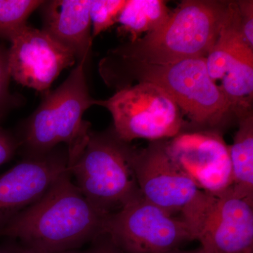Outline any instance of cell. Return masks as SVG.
<instances>
[{"instance_id": "1", "label": "cell", "mask_w": 253, "mask_h": 253, "mask_svg": "<svg viewBox=\"0 0 253 253\" xmlns=\"http://www.w3.org/2000/svg\"><path fill=\"white\" fill-rule=\"evenodd\" d=\"M108 216L86 199L68 170L0 229V236L37 253H62L81 249L105 234Z\"/></svg>"}, {"instance_id": "2", "label": "cell", "mask_w": 253, "mask_h": 253, "mask_svg": "<svg viewBox=\"0 0 253 253\" xmlns=\"http://www.w3.org/2000/svg\"><path fill=\"white\" fill-rule=\"evenodd\" d=\"M99 71L104 83L116 91L134 81L162 88L189 119L187 128L222 132L231 121H237L220 88L210 77L205 57L157 65L106 55Z\"/></svg>"}, {"instance_id": "3", "label": "cell", "mask_w": 253, "mask_h": 253, "mask_svg": "<svg viewBox=\"0 0 253 253\" xmlns=\"http://www.w3.org/2000/svg\"><path fill=\"white\" fill-rule=\"evenodd\" d=\"M230 1L186 0L155 31L109 50L107 56L166 65L208 56L215 44Z\"/></svg>"}, {"instance_id": "4", "label": "cell", "mask_w": 253, "mask_h": 253, "mask_svg": "<svg viewBox=\"0 0 253 253\" xmlns=\"http://www.w3.org/2000/svg\"><path fill=\"white\" fill-rule=\"evenodd\" d=\"M84 67L77 63L59 87L43 94L41 104L21 123L15 136L23 159L42 157L63 144L69 168L82 154L91 131L83 115L96 101L89 94Z\"/></svg>"}, {"instance_id": "5", "label": "cell", "mask_w": 253, "mask_h": 253, "mask_svg": "<svg viewBox=\"0 0 253 253\" xmlns=\"http://www.w3.org/2000/svg\"><path fill=\"white\" fill-rule=\"evenodd\" d=\"M136 149L112 127L90 131L78 159L68 168L83 196L106 215L141 196L134 170Z\"/></svg>"}, {"instance_id": "6", "label": "cell", "mask_w": 253, "mask_h": 253, "mask_svg": "<svg viewBox=\"0 0 253 253\" xmlns=\"http://www.w3.org/2000/svg\"><path fill=\"white\" fill-rule=\"evenodd\" d=\"M166 140L151 141L144 149H136L138 185L146 201L173 215L180 214L194 234L212 196L200 190L173 161Z\"/></svg>"}, {"instance_id": "7", "label": "cell", "mask_w": 253, "mask_h": 253, "mask_svg": "<svg viewBox=\"0 0 253 253\" xmlns=\"http://www.w3.org/2000/svg\"><path fill=\"white\" fill-rule=\"evenodd\" d=\"M96 105L111 113L115 132L127 143L136 139H169L188 126L172 97L146 82L123 87L108 99L96 100Z\"/></svg>"}, {"instance_id": "8", "label": "cell", "mask_w": 253, "mask_h": 253, "mask_svg": "<svg viewBox=\"0 0 253 253\" xmlns=\"http://www.w3.org/2000/svg\"><path fill=\"white\" fill-rule=\"evenodd\" d=\"M105 234L125 253H165L196 241L191 227L142 197L109 214Z\"/></svg>"}, {"instance_id": "9", "label": "cell", "mask_w": 253, "mask_h": 253, "mask_svg": "<svg viewBox=\"0 0 253 253\" xmlns=\"http://www.w3.org/2000/svg\"><path fill=\"white\" fill-rule=\"evenodd\" d=\"M168 154L200 190L219 196L231 189L229 145L222 132L187 128L166 140Z\"/></svg>"}, {"instance_id": "10", "label": "cell", "mask_w": 253, "mask_h": 253, "mask_svg": "<svg viewBox=\"0 0 253 253\" xmlns=\"http://www.w3.org/2000/svg\"><path fill=\"white\" fill-rule=\"evenodd\" d=\"M9 73L16 83L42 93L63 70L76 63L74 54L42 30L25 26L10 41Z\"/></svg>"}, {"instance_id": "11", "label": "cell", "mask_w": 253, "mask_h": 253, "mask_svg": "<svg viewBox=\"0 0 253 253\" xmlns=\"http://www.w3.org/2000/svg\"><path fill=\"white\" fill-rule=\"evenodd\" d=\"M196 241L208 253H253V201L230 189L212 196Z\"/></svg>"}, {"instance_id": "12", "label": "cell", "mask_w": 253, "mask_h": 253, "mask_svg": "<svg viewBox=\"0 0 253 253\" xmlns=\"http://www.w3.org/2000/svg\"><path fill=\"white\" fill-rule=\"evenodd\" d=\"M66 146L49 154L24 158L0 176V229L38 201L60 176L68 170Z\"/></svg>"}, {"instance_id": "13", "label": "cell", "mask_w": 253, "mask_h": 253, "mask_svg": "<svg viewBox=\"0 0 253 253\" xmlns=\"http://www.w3.org/2000/svg\"><path fill=\"white\" fill-rule=\"evenodd\" d=\"M90 0L44 1L39 9L42 31L69 49L76 63L86 64L92 44Z\"/></svg>"}, {"instance_id": "14", "label": "cell", "mask_w": 253, "mask_h": 253, "mask_svg": "<svg viewBox=\"0 0 253 253\" xmlns=\"http://www.w3.org/2000/svg\"><path fill=\"white\" fill-rule=\"evenodd\" d=\"M239 129L229 146L233 183L231 191L253 201V114L238 119Z\"/></svg>"}, {"instance_id": "15", "label": "cell", "mask_w": 253, "mask_h": 253, "mask_svg": "<svg viewBox=\"0 0 253 253\" xmlns=\"http://www.w3.org/2000/svg\"><path fill=\"white\" fill-rule=\"evenodd\" d=\"M170 12L162 0H127L118 17V33L129 35V41H136L160 27Z\"/></svg>"}, {"instance_id": "16", "label": "cell", "mask_w": 253, "mask_h": 253, "mask_svg": "<svg viewBox=\"0 0 253 253\" xmlns=\"http://www.w3.org/2000/svg\"><path fill=\"white\" fill-rule=\"evenodd\" d=\"M41 0H0V38L9 42L27 25L33 11L39 9Z\"/></svg>"}, {"instance_id": "17", "label": "cell", "mask_w": 253, "mask_h": 253, "mask_svg": "<svg viewBox=\"0 0 253 253\" xmlns=\"http://www.w3.org/2000/svg\"><path fill=\"white\" fill-rule=\"evenodd\" d=\"M126 0H90L91 36L95 38L117 23Z\"/></svg>"}, {"instance_id": "18", "label": "cell", "mask_w": 253, "mask_h": 253, "mask_svg": "<svg viewBox=\"0 0 253 253\" xmlns=\"http://www.w3.org/2000/svg\"><path fill=\"white\" fill-rule=\"evenodd\" d=\"M10 78L8 49L4 44H0V121L9 110L17 107L21 104L19 97L10 94Z\"/></svg>"}, {"instance_id": "19", "label": "cell", "mask_w": 253, "mask_h": 253, "mask_svg": "<svg viewBox=\"0 0 253 253\" xmlns=\"http://www.w3.org/2000/svg\"><path fill=\"white\" fill-rule=\"evenodd\" d=\"M239 8L241 32L246 43L253 49V1H236Z\"/></svg>"}, {"instance_id": "20", "label": "cell", "mask_w": 253, "mask_h": 253, "mask_svg": "<svg viewBox=\"0 0 253 253\" xmlns=\"http://www.w3.org/2000/svg\"><path fill=\"white\" fill-rule=\"evenodd\" d=\"M62 253H125L113 242L106 234H102L89 243L86 249H78Z\"/></svg>"}, {"instance_id": "21", "label": "cell", "mask_w": 253, "mask_h": 253, "mask_svg": "<svg viewBox=\"0 0 253 253\" xmlns=\"http://www.w3.org/2000/svg\"><path fill=\"white\" fill-rule=\"evenodd\" d=\"M16 136L0 126V166L8 162L18 151Z\"/></svg>"}, {"instance_id": "22", "label": "cell", "mask_w": 253, "mask_h": 253, "mask_svg": "<svg viewBox=\"0 0 253 253\" xmlns=\"http://www.w3.org/2000/svg\"><path fill=\"white\" fill-rule=\"evenodd\" d=\"M0 253H37L33 250L23 246L18 241L0 245Z\"/></svg>"}, {"instance_id": "23", "label": "cell", "mask_w": 253, "mask_h": 253, "mask_svg": "<svg viewBox=\"0 0 253 253\" xmlns=\"http://www.w3.org/2000/svg\"><path fill=\"white\" fill-rule=\"evenodd\" d=\"M165 253H208L204 251L202 248L200 246L198 249L194 250H189V251H185V250H181L180 249H176L172 250V251H168Z\"/></svg>"}]
</instances>
